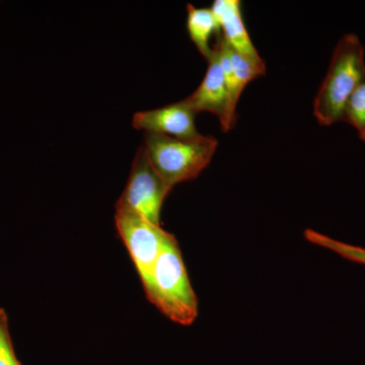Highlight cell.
Returning <instances> with one entry per match:
<instances>
[{
    "instance_id": "cell-1",
    "label": "cell",
    "mask_w": 365,
    "mask_h": 365,
    "mask_svg": "<svg viewBox=\"0 0 365 365\" xmlns=\"http://www.w3.org/2000/svg\"><path fill=\"white\" fill-rule=\"evenodd\" d=\"M365 49L355 34L343 36L314 101V115L322 126L344 122L345 108L365 78Z\"/></svg>"
},
{
    "instance_id": "cell-12",
    "label": "cell",
    "mask_w": 365,
    "mask_h": 365,
    "mask_svg": "<svg viewBox=\"0 0 365 365\" xmlns=\"http://www.w3.org/2000/svg\"><path fill=\"white\" fill-rule=\"evenodd\" d=\"M344 122L351 125L359 138L365 143V78L346 105Z\"/></svg>"
},
{
    "instance_id": "cell-8",
    "label": "cell",
    "mask_w": 365,
    "mask_h": 365,
    "mask_svg": "<svg viewBox=\"0 0 365 365\" xmlns=\"http://www.w3.org/2000/svg\"><path fill=\"white\" fill-rule=\"evenodd\" d=\"M218 56L232 110L237 113V103L242 91L254 79L261 78L266 73L265 62L263 59L256 60L244 56L232 50L225 42L222 35H218L215 41Z\"/></svg>"
},
{
    "instance_id": "cell-5",
    "label": "cell",
    "mask_w": 365,
    "mask_h": 365,
    "mask_svg": "<svg viewBox=\"0 0 365 365\" xmlns=\"http://www.w3.org/2000/svg\"><path fill=\"white\" fill-rule=\"evenodd\" d=\"M115 225L118 234L128 250L141 282L145 284L172 234L163 230L160 225L123 211H116Z\"/></svg>"
},
{
    "instance_id": "cell-7",
    "label": "cell",
    "mask_w": 365,
    "mask_h": 365,
    "mask_svg": "<svg viewBox=\"0 0 365 365\" xmlns=\"http://www.w3.org/2000/svg\"><path fill=\"white\" fill-rule=\"evenodd\" d=\"M197 113L185 101L165 106L158 109L137 112L132 125L145 133L162 134L175 138H194L200 135L197 130Z\"/></svg>"
},
{
    "instance_id": "cell-2",
    "label": "cell",
    "mask_w": 365,
    "mask_h": 365,
    "mask_svg": "<svg viewBox=\"0 0 365 365\" xmlns=\"http://www.w3.org/2000/svg\"><path fill=\"white\" fill-rule=\"evenodd\" d=\"M143 287L148 299L170 321L182 326L195 322L198 299L174 235H170Z\"/></svg>"
},
{
    "instance_id": "cell-3",
    "label": "cell",
    "mask_w": 365,
    "mask_h": 365,
    "mask_svg": "<svg viewBox=\"0 0 365 365\" xmlns=\"http://www.w3.org/2000/svg\"><path fill=\"white\" fill-rule=\"evenodd\" d=\"M143 146L153 169L173 188L196 179L207 168L218 141L202 134L194 138H175L145 133Z\"/></svg>"
},
{
    "instance_id": "cell-9",
    "label": "cell",
    "mask_w": 365,
    "mask_h": 365,
    "mask_svg": "<svg viewBox=\"0 0 365 365\" xmlns=\"http://www.w3.org/2000/svg\"><path fill=\"white\" fill-rule=\"evenodd\" d=\"M211 9L218 21L220 35L232 50L249 58L262 59L245 25L240 0H215Z\"/></svg>"
},
{
    "instance_id": "cell-11",
    "label": "cell",
    "mask_w": 365,
    "mask_h": 365,
    "mask_svg": "<svg viewBox=\"0 0 365 365\" xmlns=\"http://www.w3.org/2000/svg\"><path fill=\"white\" fill-rule=\"evenodd\" d=\"M304 237L309 242L331 250V251L335 252V253L340 255L343 258L348 259V260L365 265V249L361 248V247L345 244V242L334 240L328 235L314 232L313 230H307L304 232Z\"/></svg>"
},
{
    "instance_id": "cell-6",
    "label": "cell",
    "mask_w": 365,
    "mask_h": 365,
    "mask_svg": "<svg viewBox=\"0 0 365 365\" xmlns=\"http://www.w3.org/2000/svg\"><path fill=\"white\" fill-rule=\"evenodd\" d=\"M207 71L202 83L193 93L185 98V103L196 113L208 112L220 120L223 132L232 130L237 124V114L230 104V93L215 44L208 60Z\"/></svg>"
},
{
    "instance_id": "cell-10",
    "label": "cell",
    "mask_w": 365,
    "mask_h": 365,
    "mask_svg": "<svg viewBox=\"0 0 365 365\" xmlns=\"http://www.w3.org/2000/svg\"><path fill=\"white\" fill-rule=\"evenodd\" d=\"M187 31L190 39L199 53L208 61L213 52V37L220 35V30L211 7L187 6Z\"/></svg>"
},
{
    "instance_id": "cell-13",
    "label": "cell",
    "mask_w": 365,
    "mask_h": 365,
    "mask_svg": "<svg viewBox=\"0 0 365 365\" xmlns=\"http://www.w3.org/2000/svg\"><path fill=\"white\" fill-rule=\"evenodd\" d=\"M0 365H21L11 342L9 319L2 309H0Z\"/></svg>"
},
{
    "instance_id": "cell-4",
    "label": "cell",
    "mask_w": 365,
    "mask_h": 365,
    "mask_svg": "<svg viewBox=\"0 0 365 365\" xmlns=\"http://www.w3.org/2000/svg\"><path fill=\"white\" fill-rule=\"evenodd\" d=\"M172 187L158 174L143 146L137 151L128 182L116 204V211L140 216L160 225V213Z\"/></svg>"
}]
</instances>
